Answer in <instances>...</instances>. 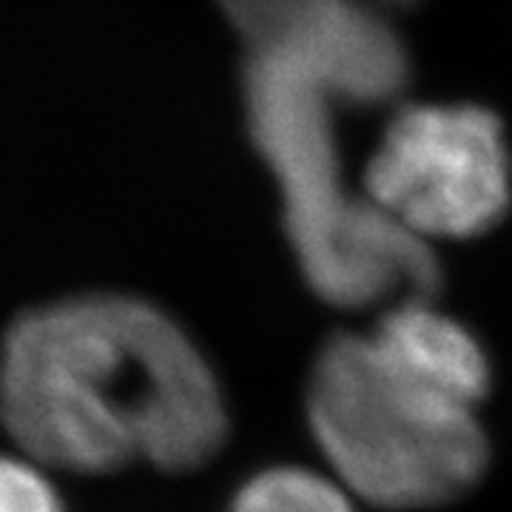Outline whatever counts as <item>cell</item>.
Here are the masks:
<instances>
[{
    "mask_svg": "<svg viewBox=\"0 0 512 512\" xmlns=\"http://www.w3.org/2000/svg\"><path fill=\"white\" fill-rule=\"evenodd\" d=\"M0 424L46 470L165 473L220 453L228 416L211 365L171 316L137 296L35 305L0 339Z\"/></svg>",
    "mask_w": 512,
    "mask_h": 512,
    "instance_id": "6da1fadb",
    "label": "cell"
},
{
    "mask_svg": "<svg viewBox=\"0 0 512 512\" xmlns=\"http://www.w3.org/2000/svg\"><path fill=\"white\" fill-rule=\"evenodd\" d=\"M308 419L342 484L387 510L447 504L487 467L476 410L410 382L370 336H336L319 353Z\"/></svg>",
    "mask_w": 512,
    "mask_h": 512,
    "instance_id": "7a4b0ae2",
    "label": "cell"
},
{
    "mask_svg": "<svg viewBox=\"0 0 512 512\" xmlns=\"http://www.w3.org/2000/svg\"><path fill=\"white\" fill-rule=\"evenodd\" d=\"M365 191L424 239L490 231L510 208L512 160L501 123L476 106H413L384 128Z\"/></svg>",
    "mask_w": 512,
    "mask_h": 512,
    "instance_id": "3957f363",
    "label": "cell"
},
{
    "mask_svg": "<svg viewBox=\"0 0 512 512\" xmlns=\"http://www.w3.org/2000/svg\"><path fill=\"white\" fill-rule=\"evenodd\" d=\"M268 52L285 57L330 103L379 106L402 92L407 77L399 35L356 0H336Z\"/></svg>",
    "mask_w": 512,
    "mask_h": 512,
    "instance_id": "277c9868",
    "label": "cell"
},
{
    "mask_svg": "<svg viewBox=\"0 0 512 512\" xmlns=\"http://www.w3.org/2000/svg\"><path fill=\"white\" fill-rule=\"evenodd\" d=\"M370 339L402 376L441 399L476 410L490 390V359L476 336L427 299L387 308Z\"/></svg>",
    "mask_w": 512,
    "mask_h": 512,
    "instance_id": "5b68a950",
    "label": "cell"
},
{
    "mask_svg": "<svg viewBox=\"0 0 512 512\" xmlns=\"http://www.w3.org/2000/svg\"><path fill=\"white\" fill-rule=\"evenodd\" d=\"M231 512H353L348 487L305 467H274L254 476Z\"/></svg>",
    "mask_w": 512,
    "mask_h": 512,
    "instance_id": "8992f818",
    "label": "cell"
},
{
    "mask_svg": "<svg viewBox=\"0 0 512 512\" xmlns=\"http://www.w3.org/2000/svg\"><path fill=\"white\" fill-rule=\"evenodd\" d=\"M225 18L251 43L254 52H268L288 43L299 29L319 18L336 0H217Z\"/></svg>",
    "mask_w": 512,
    "mask_h": 512,
    "instance_id": "52a82bcc",
    "label": "cell"
},
{
    "mask_svg": "<svg viewBox=\"0 0 512 512\" xmlns=\"http://www.w3.org/2000/svg\"><path fill=\"white\" fill-rule=\"evenodd\" d=\"M0 512H66V507L43 464L0 453Z\"/></svg>",
    "mask_w": 512,
    "mask_h": 512,
    "instance_id": "ba28073f",
    "label": "cell"
}]
</instances>
